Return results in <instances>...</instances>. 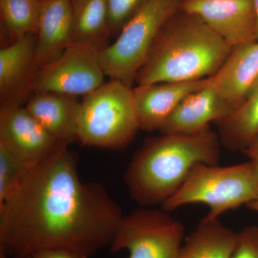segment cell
Wrapping results in <instances>:
<instances>
[{
	"label": "cell",
	"mask_w": 258,
	"mask_h": 258,
	"mask_svg": "<svg viewBox=\"0 0 258 258\" xmlns=\"http://www.w3.org/2000/svg\"><path fill=\"white\" fill-rule=\"evenodd\" d=\"M61 144L0 205V254L59 249L89 258L109 248L123 215L106 188L83 182L79 155Z\"/></svg>",
	"instance_id": "obj_1"
},
{
	"label": "cell",
	"mask_w": 258,
	"mask_h": 258,
	"mask_svg": "<svg viewBox=\"0 0 258 258\" xmlns=\"http://www.w3.org/2000/svg\"><path fill=\"white\" fill-rule=\"evenodd\" d=\"M220 146L218 134L210 128L147 139L123 175L131 198L140 207L162 205L179 189L195 166L218 164Z\"/></svg>",
	"instance_id": "obj_2"
},
{
	"label": "cell",
	"mask_w": 258,
	"mask_h": 258,
	"mask_svg": "<svg viewBox=\"0 0 258 258\" xmlns=\"http://www.w3.org/2000/svg\"><path fill=\"white\" fill-rule=\"evenodd\" d=\"M183 13L178 18L175 13L161 28L136 84L208 79L228 58L233 48L201 18Z\"/></svg>",
	"instance_id": "obj_3"
},
{
	"label": "cell",
	"mask_w": 258,
	"mask_h": 258,
	"mask_svg": "<svg viewBox=\"0 0 258 258\" xmlns=\"http://www.w3.org/2000/svg\"><path fill=\"white\" fill-rule=\"evenodd\" d=\"M258 197V176L251 161L228 166L198 164L181 187L161 205L171 212L190 204H204L206 217L218 218L229 210L248 205Z\"/></svg>",
	"instance_id": "obj_4"
},
{
	"label": "cell",
	"mask_w": 258,
	"mask_h": 258,
	"mask_svg": "<svg viewBox=\"0 0 258 258\" xmlns=\"http://www.w3.org/2000/svg\"><path fill=\"white\" fill-rule=\"evenodd\" d=\"M138 130L132 88L119 81L110 79L81 102L77 142L83 146L119 150Z\"/></svg>",
	"instance_id": "obj_5"
},
{
	"label": "cell",
	"mask_w": 258,
	"mask_h": 258,
	"mask_svg": "<svg viewBox=\"0 0 258 258\" xmlns=\"http://www.w3.org/2000/svg\"><path fill=\"white\" fill-rule=\"evenodd\" d=\"M181 0H148L125 24L111 45L100 51L102 69L110 79L133 88L158 33L179 10Z\"/></svg>",
	"instance_id": "obj_6"
},
{
	"label": "cell",
	"mask_w": 258,
	"mask_h": 258,
	"mask_svg": "<svg viewBox=\"0 0 258 258\" xmlns=\"http://www.w3.org/2000/svg\"><path fill=\"white\" fill-rule=\"evenodd\" d=\"M184 237V227L169 212L139 207L120 221L109 251H128V258H176Z\"/></svg>",
	"instance_id": "obj_7"
},
{
	"label": "cell",
	"mask_w": 258,
	"mask_h": 258,
	"mask_svg": "<svg viewBox=\"0 0 258 258\" xmlns=\"http://www.w3.org/2000/svg\"><path fill=\"white\" fill-rule=\"evenodd\" d=\"M100 51L72 42L60 57L37 71L32 92L86 96L105 83Z\"/></svg>",
	"instance_id": "obj_8"
},
{
	"label": "cell",
	"mask_w": 258,
	"mask_h": 258,
	"mask_svg": "<svg viewBox=\"0 0 258 258\" xmlns=\"http://www.w3.org/2000/svg\"><path fill=\"white\" fill-rule=\"evenodd\" d=\"M179 9L201 18L232 48L257 40L253 0H183Z\"/></svg>",
	"instance_id": "obj_9"
},
{
	"label": "cell",
	"mask_w": 258,
	"mask_h": 258,
	"mask_svg": "<svg viewBox=\"0 0 258 258\" xmlns=\"http://www.w3.org/2000/svg\"><path fill=\"white\" fill-rule=\"evenodd\" d=\"M61 142L47 132L25 107L0 108V145L31 165L44 160Z\"/></svg>",
	"instance_id": "obj_10"
},
{
	"label": "cell",
	"mask_w": 258,
	"mask_h": 258,
	"mask_svg": "<svg viewBox=\"0 0 258 258\" xmlns=\"http://www.w3.org/2000/svg\"><path fill=\"white\" fill-rule=\"evenodd\" d=\"M36 34L20 37L0 50V104L22 106L40 69Z\"/></svg>",
	"instance_id": "obj_11"
},
{
	"label": "cell",
	"mask_w": 258,
	"mask_h": 258,
	"mask_svg": "<svg viewBox=\"0 0 258 258\" xmlns=\"http://www.w3.org/2000/svg\"><path fill=\"white\" fill-rule=\"evenodd\" d=\"M210 78L189 82L137 85L132 88V99L139 129L159 131L180 102L208 84Z\"/></svg>",
	"instance_id": "obj_12"
},
{
	"label": "cell",
	"mask_w": 258,
	"mask_h": 258,
	"mask_svg": "<svg viewBox=\"0 0 258 258\" xmlns=\"http://www.w3.org/2000/svg\"><path fill=\"white\" fill-rule=\"evenodd\" d=\"M233 108L217 91L211 79L205 87L190 93L180 102L161 125V134H193L210 128L211 122L225 118Z\"/></svg>",
	"instance_id": "obj_13"
},
{
	"label": "cell",
	"mask_w": 258,
	"mask_h": 258,
	"mask_svg": "<svg viewBox=\"0 0 258 258\" xmlns=\"http://www.w3.org/2000/svg\"><path fill=\"white\" fill-rule=\"evenodd\" d=\"M39 67L55 60L73 42L71 0H45L40 3L36 32Z\"/></svg>",
	"instance_id": "obj_14"
},
{
	"label": "cell",
	"mask_w": 258,
	"mask_h": 258,
	"mask_svg": "<svg viewBox=\"0 0 258 258\" xmlns=\"http://www.w3.org/2000/svg\"><path fill=\"white\" fill-rule=\"evenodd\" d=\"M210 79L234 110L240 106L258 80V40L234 47L221 69Z\"/></svg>",
	"instance_id": "obj_15"
},
{
	"label": "cell",
	"mask_w": 258,
	"mask_h": 258,
	"mask_svg": "<svg viewBox=\"0 0 258 258\" xmlns=\"http://www.w3.org/2000/svg\"><path fill=\"white\" fill-rule=\"evenodd\" d=\"M25 108L61 143L78 141L81 102L76 96L56 93H34Z\"/></svg>",
	"instance_id": "obj_16"
},
{
	"label": "cell",
	"mask_w": 258,
	"mask_h": 258,
	"mask_svg": "<svg viewBox=\"0 0 258 258\" xmlns=\"http://www.w3.org/2000/svg\"><path fill=\"white\" fill-rule=\"evenodd\" d=\"M237 233L218 218L205 216L183 242L176 258H231Z\"/></svg>",
	"instance_id": "obj_17"
},
{
	"label": "cell",
	"mask_w": 258,
	"mask_h": 258,
	"mask_svg": "<svg viewBox=\"0 0 258 258\" xmlns=\"http://www.w3.org/2000/svg\"><path fill=\"white\" fill-rule=\"evenodd\" d=\"M215 123L221 145L231 152H243L258 137V80L240 106Z\"/></svg>",
	"instance_id": "obj_18"
},
{
	"label": "cell",
	"mask_w": 258,
	"mask_h": 258,
	"mask_svg": "<svg viewBox=\"0 0 258 258\" xmlns=\"http://www.w3.org/2000/svg\"><path fill=\"white\" fill-rule=\"evenodd\" d=\"M73 42L101 51L112 36L106 0H71Z\"/></svg>",
	"instance_id": "obj_19"
},
{
	"label": "cell",
	"mask_w": 258,
	"mask_h": 258,
	"mask_svg": "<svg viewBox=\"0 0 258 258\" xmlns=\"http://www.w3.org/2000/svg\"><path fill=\"white\" fill-rule=\"evenodd\" d=\"M1 14L12 42L36 34L40 15L38 0H0Z\"/></svg>",
	"instance_id": "obj_20"
},
{
	"label": "cell",
	"mask_w": 258,
	"mask_h": 258,
	"mask_svg": "<svg viewBox=\"0 0 258 258\" xmlns=\"http://www.w3.org/2000/svg\"><path fill=\"white\" fill-rule=\"evenodd\" d=\"M33 166L19 159L0 145V205Z\"/></svg>",
	"instance_id": "obj_21"
},
{
	"label": "cell",
	"mask_w": 258,
	"mask_h": 258,
	"mask_svg": "<svg viewBox=\"0 0 258 258\" xmlns=\"http://www.w3.org/2000/svg\"><path fill=\"white\" fill-rule=\"evenodd\" d=\"M111 35H118L148 0H106Z\"/></svg>",
	"instance_id": "obj_22"
},
{
	"label": "cell",
	"mask_w": 258,
	"mask_h": 258,
	"mask_svg": "<svg viewBox=\"0 0 258 258\" xmlns=\"http://www.w3.org/2000/svg\"><path fill=\"white\" fill-rule=\"evenodd\" d=\"M231 258H258L257 226H248L237 233Z\"/></svg>",
	"instance_id": "obj_23"
},
{
	"label": "cell",
	"mask_w": 258,
	"mask_h": 258,
	"mask_svg": "<svg viewBox=\"0 0 258 258\" xmlns=\"http://www.w3.org/2000/svg\"><path fill=\"white\" fill-rule=\"evenodd\" d=\"M28 258H82L76 254L59 249H45L32 254Z\"/></svg>",
	"instance_id": "obj_24"
},
{
	"label": "cell",
	"mask_w": 258,
	"mask_h": 258,
	"mask_svg": "<svg viewBox=\"0 0 258 258\" xmlns=\"http://www.w3.org/2000/svg\"><path fill=\"white\" fill-rule=\"evenodd\" d=\"M244 154L252 162L258 176V137L252 141L243 151Z\"/></svg>",
	"instance_id": "obj_25"
},
{
	"label": "cell",
	"mask_w": 258,
	"mask_h": 258,
	"mask_svg": "<svg viewBox=\"0 0 258 258\" xmlns=\"http://www.w3.org/2000/svg\"><path fill=\"white\" fill-rule=\"evenodd\" d=\"M247 207L249 210L258 212V197L255 200H254L253 201L251 202L248 205H247Z\"/></svg>",
	"instance_id": "obj_26"
},
{
	"label": "cell",
	"mask_w": 258,
	"mask_h": 258,
	"mask_svg": "<svg viewBox=\"0 0 258 258\" xmlns=\"http://www.w3.org/2000/svg\"><path fill=\"white\" fill-rule=\"evenodd\" d=\"M254 10H255L256 20H257V40H258V0H253Z\"/></svg>",
	"instance_id": "obj_27"
},
{
	"label": "cell",
	"mask_w": 258,
	"mask_h": 258,
	"mask_svg": "<svg viewBox=\"0 0 258 258\" xmlns=\"http://www.w3.org/2000/svg\"><path fill=\"white\" fill-rule=\"evenodd\" d=\"M0 258H15V257H7V256L2 255V254H0Z\"/></svg>",
	"instance_id": "obj_28"
},
{
	"label": "cell",
	"mask_w": 258,
	"mask_h": 258,
	"mask_svg": "<svg viewBox=\"0 0 258 258\" xmlns=\"http://www.w3.org/2000/svg\"><path fill=\"white\" fill-rule=\"evenodd\" d=\"M40 3H42V2L45 1V0H38Z\"/></svg>",
	"instance_id": "obj_29"
}]
</instances>
